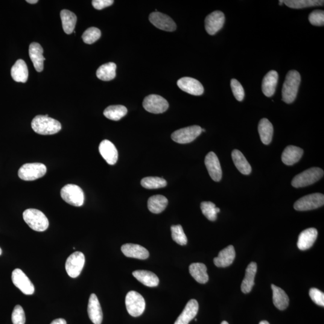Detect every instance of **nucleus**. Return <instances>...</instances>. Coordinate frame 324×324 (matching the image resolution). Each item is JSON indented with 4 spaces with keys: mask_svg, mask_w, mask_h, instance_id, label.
Listing matches in <instances>:
<instances>
[{
    "mask_svg": "<svg viewBox=\"0 0 324 324\" xmlns=\"http://www.w3.org/2000/svg\"><path fill=\"white\" fill-rule=\"evenodd\" d=\"M235 258V251L232 245L221 250L217 257L214 259V263L217 267L224 268L233 263Z\"/></svg>",
    "mask_w": 324,
    "mask_h": 324,
    "instance_id": "nucleus-23",
    "label": "nucleus"
},
{
    "mask_svg": "<svg viewBox=\"0 0 324 324\" xmlns=\"http://www.w3.org/2000/svg\"><path fill=\"white\" fill-rule=\"evenodd\" d=\"M259 324H270L267 321H262Z\"/></svg>",
    "mask_w": 324,
    "mask_h": 324,
    "instance_id": "nucleus-49",
    "label": "nucleus"
},
{
    "mask_svg": "<svg viewBox=\"0 0 324 324\" xmlns=\"http://www.w3.org/2000/svg\"><path fill=\"white\" fill-rule=\"evenodd\" d=\"M151 24L160 30L166 31H174L176 30L177 25L174 20L165 14L158 11L151 13L149 16Z\"/></svg>",
    "mask_w": 324,
    "mask_h": 324,
    "instance_id": "nucleus-13",
    "label": "nucleus"
},
{
    "mask_svg": "<svg viewBox=\"0 0 324 324\" xmlns=\"http://www.w3.org/2000/svg\"><path fill=\"white\" fill-rule=\"evenodd\" d=\"M125 306L128 313L133 317H138L144 313L145 302L141 294L136 291H130L125 297Z\"/></svg>",
    "mask_w": 324,
    "mask_h": 324,
    "instance_id": "nucleus-7",
    "label": "nucleus"
},
{
    "mask_svg": "<svg viewBox=\"0 0 324 324\" xmlns=\"http://www.w3.org/2000/svg\"><path fill=\"white\" fill-rule=\"evenodd\" d=\"M101 36V31L99 28L96 27H90L83 34V41L87 44L91 45L100 39Z\"/></svg>",
    "mask_w": 324,
    "mask_h": 324,
    "instance_id": "nucleus-41",
    "label": "nucleus"
},
{
    "mask_svg": "<svg viewBox=\"0 0 324 324\" xmlns=\"http://www.w3.org/2000/svg\"><path fill=\"white\" fill-rule=\"evenodd\" d=\"M301 77L296 71H290L286 76L282 89V101L286 104H290L296 100L299 86Z\"/></svg>",
    "mask_w": 324,
    "mask_h": 324,
    "instance_id": "nucleus-2",
    "label": "nucleus"
},
{
    "mask_svg": "<svg viewBox=\"0 0 324 324\" xmlns=\"http://www.w3.org/2000/svg\"><path fill=\"white\" fill-rule=\"evenodd\" d=\"M257 272V264L251 262L246 268L244 279L242 282L241 289L244 294L249 293L255 285V277Z\"/></svg>",
    "mask_w": 324,
    "mask_h": 324,
    "instance_id": "nucleus-27",
    "label": "nucleus"
},
{
    "mask_svg": "<svg viewBox=\"0 0 324 324\" xmlns=\"http://www.w3.org/2000/svg\"><path fill=\"white\" fill-rule=\"evenodd\" d=\"M60 16L64 33L71 34L74 31L77 17L76 14L68 10L61 11Z\"/></svg>",
    "mask_w": 324,
    "mask_h": 324,
    "instance_id": "nucleus-33",
    "label": "nucleus"
},
{
    "mask_svg": "<svg viewBox=\"0 0 324 324\" xmlns=\"http://www.w3.org/2000/svg\"><path fill=\"white\" fill-rule=\"evenodd\" d=\"M273 290V300L274 306L280 311H284L289 305V297L281 288L271 285Z\"/></svg>",
    "mask_w": 324,
    "mask_h": 324,
    "instance_id": "nucleus-30",
    "label": "nucleus"
},
{
    "mask_svg": "<svg viewBox=\"0 0 324 324\" xmlns=\"http://www.w3.org/2000/svg\"><path fill=\"white\" fill-rule=\"evenodd\" d=\"M133 276L148 287H156L159 284V279L155 274L146 270H137L133 271Z\"/></svg>",
    "mask_w": 324,
    "mask_h": 324,
    "instance_id": "nucleus-28",
    "label": "nucleus"
},
{
    "mask_svg": "<svg viewBox=\"0 0 324 324\" xmlns=\"http://www.w3.org/2000/svg\"><path fill=\"white\" fill-rule=\"evenodd\" d=\"M43 49L39 43L33 42L31 43L29 48V55L33 63L36 71L41 72L43 71L44 65L43 62L46 58L43 57Z\"/></svg>",
    "mask_w": 324,
    "mask_h": 324,
    "instance_id": "nucleus-20",
    "label": "nucleus"
},
{
    "mask_svg": "<svg viewBox=\"0 0 324 324\" xmlns=\"http://www.w3.org/2000/svg\"><path fill=\"white\" fill-rule=\"evenodd\" d=\"M225 17L220 11H215L205 19L206 30L210 35H215L223 27Z\"/></svg>",
    "mask_w": 324,
    "mask_h": 324,
    "instance_id": "nucleus-14",
    "label": "nucleus"
},
{
    "mask_svg": "<svg viewBox=\"0 0 324 324\" xmlns=\"http://www.w3.org/2000/svg\"><path fill=\"white\" fill-rule=\"evenodd\" d=\"M2 254V249H1V247H0V256Z\"/></svg>",
    "mask_w": 324,
    "mask_h": 324,
    "instance_id": "nucleus-52",
    "label": "nucleus"
},
{
    "mask_svg": "<svg viewBox=\"0 0 324 324\" xmlns=\"http://www.w3.org/2000/svg\"><path fill=\"white\" fill-rule=\"evenodd\" d=\"M324 1L318 0H285L284 3L288 7L300 9L306 7L319 6L324 5Z\"/></svg>",
    "mask_w": 324,
    "mask_h": 324,
    "instance_id": "nucleus-37",
    "label": "nucleus"
},
{
    "mask_svg": "<svg viewBox=\"0 0 324 324\" xmlns=\"http://www.w3.org/2000/svg\"><path fill=\"white\" fill-rule=\"evenodd\" d=\"M61 197L66 203L75 207H81L84 203V194L80 186L67 185L61 190Z\"/></svg>",
    "mask_w": 324,
    "mask_h": 324,
    "instance_id": "nucleus-6",
    "label": "nucleus"
},
{
    "mask_svg": "<svg viewBox=\"0 0 324 324\" xmlns=\"http://www.w3.org/2000/svg\"><path fill=\"white\" fill-rule=\"evenodd\" d=\"M126 107L122 105H112L105 109L104 114L108 119L118 121L127 114Z\"/></svg>",
    "mask_w": 324,
    "mask_h": 324,
    "instance_id": "nucleus-36",
    "label": "nucleus"
},
{
    "mask_svg": "<svg viewBox=\"0 0 324 324\" xmlns=\"http://www.w3.org/2000/svg\"><path fill=\"white\" fill-rule=\"evenodd\" d=\"M230 87H231L233 95L236 100L240 102L243 101L245 94L243 87L241 84L235 79H232L230 81Z\"/></svg>",
    "mask_w": 324,
    "mask_h": 324,
    "instance_id": "nucleus-43",
    "label": "nucleus"
},
{
    "mask_svg": "<svg viewBox=\"0 0 324 324\" xmlns=\"http://www.w3.org/2000/svg\"><path fill=\"white\" fill-rule=\"evenodd\" d=\"M303 154V150L302 148L296 146H288L282 153V160L286 165H293L299 161Z\"/></svg>",
    "mask_w": 324,
    "mask_h": 324,
    "instance_id": "nucleus-25",
    "label": "nucleus"
},
{
    "mask_svg": "<svg viewBox=\"0 0 324 324\" xmlns=\"http://www.w3.org/2000/svg\"><path fill=\"white\" fill-rule=\"evenodd\" d=\"M51 324H67L66 321L63 318H58L52 321Z\"/></svg>",
    "mask_w": 324,
    "mask_h": 324,
    "instance_id": "nucleus-47",
    "label": "nucleus"
},
{
    "mask_svg": "<svg viewBox=\"0 0 324 324\" xmlns=\"http://www.w3.org/2000/svg\"><path fill=\"white\" fill-rule=\"evenodd\" d=\"M11 280L15 287L25 295L33 294L34 286L26 274L19 268L14 270L11 274Z\"/></svg>",
    "mask_w": 324,
    "mask_h": 324,
    "instance_id": "nucleus-12",
    "label": "nucleus"
},
{
    "mask_svg": "<svg viewBox=\"0 0 324 324\" xmlns=\"http://www.w3.org/2000/svg\"><path fill=\"white\" fill-rule=\"evenodd\" d=\"M116 69V66L114 63L105 64L98 69L96 75L102 81H111L115 78Z\"/></svg>",
    "mask_w": 324,
    "mask_h": 324,
    "instance_id": "nucleus-35",
    "label": "nucleus"
},
{
    "mask_svg": "<svg viewBox=\"0 0 324 324\" xmlns=\"http://www.w3.org/2000/svg\"><path fill=\"white\" fill-rule=\"evenodd\" d=\"M171 229L172 238L175 242L181 246H185L188 243V238L180 224L172 226Z\"/></svg>",
    "mask_w": 324,
    "mask_h": 324,
    "instance_id": "nucleus-40",
    "label": "nucleus"
},
{
    "mask_svg": "<svg viewBox=\"0 0 324 324\" xmlns=\"http://www.w3.org/2000/svg\"><path fill=\"white\" fill-rule=\"evenodd\" d=\"M318 236V230L311 227L300 233L298 239L297 246L301 250H306L313 246Z\"/></svg>",
    "mask_w": 324,
    "mask_h": 324,
    "instance_id": "nucleus-19",
    "label": "nucleus"
},
{
    "mask_svg": "<svg viewBox=\"0 0 324 324\" xmlns=\"http://www.w3.org/2000/svg\"><path fill=\"white\" fill-rule=\"evenodd\" d=\"M233 163L238 170L244 175H249L252 172V168L243 153L238 150H234L232 153Z\"/></svg>",
    "mask_w": 324,
    "mask_h": 324,
    "instance_id": "nucleus-34",
    "label": "nucleus"
},
{
    "mask_svg": "<svg viewBox=\"0 0 324 324\" xmlns=\"http://www.w3.org/2000/svg\"><path fill=\"white\" fill-rule=\"evenodd\" d=\"M201 209L203 215L210 221H215L217 219V213L220 211V209L212 202H203L201 204Z\"/></svg>",
    "mask_w": 324,
    "mask_h": 324,
    "instance_id": "nucleus-39",
    "label": "nucleus"
},
{
    "mask_svg": "<svg viewBox=\"0 0 324 324\" xmlns=\"http://www.w3.org/2000/svg\"><path fill=\"white\" fill-rule=\"evenodd\" d=\"M141 186L147 189H156L162 188L167 185V182L162 178L157 177H145L141 180Z\"/></svg>",
    "mask_w": 324,
    "mask_h": 324,
    "instance_id": "nucleus-38",
    "label": "nucleus"
},
{
    "mask_svg": "<svg viewBox=\"0 0 324 324\" xmlns=\"http://www.w3.org/2000/svg\"><path fill=\"white\" fill-rule=\"evenodd\" d=\"M309 296L317 305L324 306V294L317 288H311L309 291Z\"/></svg>",
    "mask_w": 324,
    "mask_h": 324,
    "instance_id": "nucleus-45",
    "label": "nucleus"
},
{
    "mask_svg": "<svg viewBox=\"0 0 324 324\" xmlns=\"http://www.w3.org/2000/svg\"><path fill=\"white\" fill-rule=\"evenodd\" d=\"M88 314L90 320L93 324H102L103 321V313H102L100 303L95 294H92L90 297Z\"/></svg>",
    "mask_w": 324,
    "mask_h": 324,
    "instance_id": "nucleus-18",
    "label": "nucleus"
},
{
    "mask_svg": "<svg viewBox=\"0 0 324 324\" xmlns=\"http://www.w3.org/2000/svg\"><path fill=\"white\" fill-rule=\"evenodd\" d=\"M148 208L154 214H159L164 211L168 206L167 198L161 195H154L148 200Z\"/></svg>",
    "mask_w": 324,
    "mask_h": 324,
    "instance_id": "nucleus-32",
    "label": "nucleus"
},
{
    "mask_svg": "<svg viewBox=\"0 0 324 324\" xmlns=\"http://www.w3.org/2000/svg\"><path fill=\"white\" fill-rule=\"evenodd\" d=\"M121 251L125 256L138 259H147L149 257L148 251L145 247L139 244L127 243L122 245Z\"/></svg>",
    "mask_w": 324,
    "mask_h": 324,
    "instance_id": "nucleus-22",
    "label": "nucleus"
},
{
    "mask_svg": "<svg viewBox=\"0 0 324 324\" xmlns=\"http://www.w3.org/2000/svg\"><path fill=\"white\" fill-rule=\"evenodd\" d=\"M27 2L30 4H36L38 1L37 0H27Z\"/></svg>",
    "mask_w": 324,
    "mask_h": 324,
    "instance_id": "nucleus-48",
    "label": "nucleus"
},
{
    "mask_svg": "<svg viewBox=\"0 0 324 324\" xmlns=\"http://www.w3.org/2000/svg\"><path fill=\"white\" fill-rule=\"evenodd\" d=\"M11 321L13 324H25V315L24 309L19 305L14 307L12 314H11Z\"/></svg>",
    "mask_w": 324,
    "mask_h": 324,
    "instance_id": "nucleus-42",
    "label": "nucleus"
},
{
    "mask_svg": "<svg viewBox=\"0 0 324 324\" xmlns=\"http://www.w3.org/2000/svg\"><path fill=\"white\" fill-rule=\"evenodd\" d=\"M99 150L101 156L108 164L113 165L117 162L118 151L111 142L104 140L99 145Z\"/></svg>",
    "mask_w": 324,
    "mask_h": 324,
    "instance_id": "nucleus-17",
    "label": "nucleus"
},
{
    "mask_svg": "<svg viewBox=\"0 0 324 324\" xmlns=\"http://www.w3.org/2000/svg\"><path fill=\"white\" fill-rule=\"evenodd\" d=\"M11 76L14 81L17 83H25L28 77V71L27 64L23 60L16 61L11 69Z\"/></svg>",
    "mask_w": 324,
    "mask_h": 324,
    "instance_id": "nucleus-26",
    "label": "nucleus"
},
{
    "mask_svg": "<svg viewBox=\"0 0 324 324\" xmlns=\"http://www.w3.org/2000/svg\"><path fill=\"white\" fill-rule=\"evenodd\" d=\"M202 133L199 125H192L178 130L172 134L171 138L179 144H185L194 141Z\"/></svg>",
    "mask_w": 324,
    "mask_h": 324,
    "instance_id": "nucleus-9",
    "label": "nucleus"
},
{
    "mask_svg": "<svg viewBox=\"0 0 324 324\" xmlns=\"http://www.w3.org/2000/svg\"><path fill=\"white\" fill-rule=\"evenodd\" d=\"M324 176V171L320 168H312L298 174L292 181L294 188H300L313 185Z\"/></svg>",
    "mask_w": 324,
    "mask_h": 324,
    "instance_id": "nucleus-4",
    "label": "nucleus"
},
{
    "mask_svg": "<svg viewBox=\"0 0 324 324\" xmlns=\"http://www.w3.org/2000/svg\"><path fill=\"white\" fill-rule=\"evenodd\" d=\"M143 107L147 111L153 113H161L167 110L169 104L165 99L159 95H151L143 101Z\"/></svg>",
    "mask_w": 324,
    "mask_h": 324,
    "instance_id": "nucleus-11",
    "label": "nucleus"
},
{
    "mask_svg": "<svg viewBox=\"0 0 324 324\" xmlns=\"http://www.w3.org/2000/svg\"><path fill=\"white\" fill-rule=\"evenodd\" d=\"M46 171L47 168L43 163H26L19 169L18 176L22 180L34 181L44 176Z\"/></svg>",
    "mask_w": 324,
    "mask_h": 324,
    "instance_id": "nucleus-5",
    "label": "nucleus"
},
{
    "mask_svg": "<svg viewBox=\"0 0 324 324\" xmlns=\"http://www.w3.org/2000/svg\"><path fill=\"white\" fill-rule=\"evenodd\" d=\"M309 22L314 26H323L324 25V11L317 10L312 11L309 16Z\"/></svg>",
    "mask_w": 324,
    "mask_h": 324,
    "instance_id": "nucleus-44",
    "label": "nucleus"
},
{
    "mask_svg": "<svg viewBox=\"0 0 324 324\" xmlns=\"http://www.w3.org/2000/svg\"><path fill=\"white\" fill-rule=\"evenodd\" d=\"M206 132V130H205V129H203V128H202V132Z\"/></svg>",
    "mask_w": 324,
    "mask_h": 324,
    "instance_id": "nucleus-53",
    "label": "nucleus"
},
{
    "mask_svg": "<svg viewBox=\"0 0 324 324\" xmlns=\"http://www.w3.org/2000/svg\"><path fill=\"white\" fill-rule=\"evenodd\" d=\"M86 262L83 253L75 252L68 257L66 262V270L72 278H77L80 275Z\"/></svg>",
    "mask_w": 324,
    "mask_h": 324,
    "instance_id": "nucleus-10",
    "label": "nucleus"
},
{
    "mask_svg": "<svg viewBox=\"0 0 324 324\" xmlns=\"http://www.w3.org/2000/svg\"><path fill=\"white\" fill-rule=\"evenodd\" d=\"M221 324H229L227 323L226 322V321H223L222 323H221Z\"/></svg>",
    "mask_w": 324,
    "mask_h": 324,
    "instance_id": "nucleus-51",
    "label": "nucleus"
},
{
    "mask_svg": "<svg viewBox=\"0 0 324 324\" xmlns=\"http://www.w3.org/2000/svg\"><path fill=\"white\" fill-rule=\"evenodd\" d=\"M206 265L203 263H193L189 266V272L195 280L200 284H205L209 281Z\"/></svg>",
    "mask_w": 324,
    "mask_h": 324,
    "instance_id": "nucleus-31",
    "label": "nucleus"
},
{
    "mask_svg": "<svg viewBox=\"0 0 324 324\" xmlns=\"http://www.w3.org/2000/svg\"><path fill=\"white\" fill-rule=\"evenodd\" d=\"M324 195L317 193L300 198L295 203L294 207L297 211H309L320 208L324 206Z\"/></svg>",
    "mask_w": 324,
    "mask_h": 324,
    "instance_id": "nucleus-8",
    "label": "nucleus"
},
{
    "mask_svg": "<svg viewBox=\"0 0 324 324\" xmlns=\"http://www.w3.org/2000/svg\"><path fill=\"white\" fill-rule=\"evenodd\" d=\"M198 310L199 305L197 301L194 299L190 300L174 324H189L190 321L197 316Z\"/></svg>",
    "mask_w": 324,
    "mask_h": 324,
    "instance_id": "nucleus-21",
    "label": "nucleus"
},
{
    "mask_svg": "<svg viewBox=\"0 0 324 324\" xmlns=\"http://www.w3.org/2000/svg\"><path fill=\"white\" fill-rule=\"evenodd\" d=\"M205 165L210 177L215 182H220L221 177H222V171H221L219 160L213 151L210 152L206 156Z\"/></svg>",
    "mask_w": 324,
    "mask_h": 324,
    "instance_id": "nucleus-15",
    "label": "nucleus"
},
{
    "mask_svg": "<svg viewBox=\"0 0 324 324\" xmlns=\"http://www.w3.org/2000/svg\"><path fill=\"white\" fill-rule=\"evenodd\" d=\"M279 75L275 71H271L265 76L262 84V90L267 97H271L275 93L278 83Z\"/></svg>",
    "mask_w": 324,
    "mask_h": 324,
    "instance_id": "nucleus-24",
    "label": "nucleus"
},
{
    "mask_svg": "<svg viewBox=\"0 0 324 324\" xmlns=\"http://www.w3.org/2000/svg\"><path fill=\"white\" fill-rule=\"evenodd\" d=\"M258 132L261 141L265 145L270 144L272 141L273 126L267 118H262L258 125Z\"/></svg>",
    "mask_w": 324,
    "mask_h": 324,
    "instance_id": "nucleus-29",
    "label": "nucleus"
},
{
    "mask_svg": "<svg viewBox=\"0 0 324 324\" xmlns=\"http://www.w3.org/2000/svg\"><path fill=\"white\" fill-rule=\"evenodd\" d=\"M279 2V4L280 5H282L283 4H284V0H280Z\"/></svg>",
    "mask_w": 324,
    "mask_h": 324,
    "instance_id": "nucleus-50",
    "label": "nucleus"
},
{
    "mask_svg": "<svg viewBox=\"0 0 324 324\" xmlns=\"http://www.w3.org/2000/svg\"><path fill=\"white\" fill-rule=\"evenodd\" d=\"M31 127L35 132L42 135H54L61 129L60 122L49 117L48 115L35 116L31 122Z\"/></svg>",
    "mask_w": 324,
    "mask_h": 324,
    "instance_id": "nucleus-1",
    "label": "nucleus"
},
{
    "mask_svg": "<svg viewBox=\"0 0 324 324\" xmlns=\"http://www.w3.org/2000/svg\"><path fill=\"white\" fill-rule=\"evenodd\" d=\"M113 3L112 0H93L92 1L93 6L97 10H102L104 8L110 6Z\"/></svg>",
    "mask_w": 324,
    "mask_h": 324,
    "instance_id": "nucleus-46",
    "label": "nucleus"
},
{
    "mask_svg": "<svg viewBox=\"0 0 324 324\" xmlns=\"http://www.w3.org/2000/svg\"><path fill=\"white\" fill-rule=\"evenodd\" d=\"M177 86L183 91L192 95L201 96L204 91L203 85L200 82L192 78L184 77L180 79L177 81Z\"/></svg>",
    "mask_w": 324,
    "mask_h": 324,
    "instance_id": "nucleus-16",
    "label": "nucleus"
},
{
    "mask_svg": "<svg viewBox=\"0 0 324 324\" xmlns=\"http://www.w3.org/2000/svg\"><path fill=\"white\" fill-rule=\"evenodd\" d=\"M23 218L30 228L37 232H43L48 228L49 221L44 213L36 209H30L23 213Z\"/></svg>",
    "mask_w": 324,
    "mask_h": 324,
    "instance_id": "nucleus-3",
    "label": "nucleus"
}]
</instances>
